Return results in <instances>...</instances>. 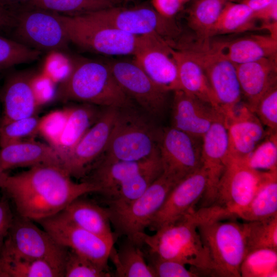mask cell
<instances>
[{"instance_id": "cell-1", "label": "cell", "mask_w": 277, "mask_h": 277, "mask_svg": "<svg viewBox=\"0 0 277 277\" xmlns=\"http://www.w3.org/2000/svg\"><path fill=\"white\" fill-rule=\"evenodd\" d=\"M71 178L59 167L39 164L13 175L3 172L0 188L14 203L16 214L36 222L61 212L85 194L100 193L93 183Z\"/></svg>"}, {"instance_id": "cell-2", "label": "cell", "mask_w": 277, "mask_h": 277, "mask_svg": "<svg viewBox=\"0 0 277 277\" xmlns=\"http://www.w3.org/2000/svg\"><path fill=\"white\" fill-rule=\"evenodd\" d=\"M215 217L231 216L216 205L202 207L160 227L154 234L141 233L135 242L146 245L149 255L181 262L200 276H215L209 252L198 231L201 223Z\"/></svg>"}, {"instance_id": "cell-3", "label": "cell", "mask_w": 277, "mask_h": 277, "mask_svg": "<svg viewBox=\"0 0 277 277\" xmlns=\"http://www.w3.org/2000/svg\"><path fill=\"white\" fill-rule=\"evenodd\" d=\"M70 60L68 72L55 93L59 100L106 108L133 106L106 62L77 57Z\"/></svg>"}, {"instance_id": "cell-4", "label": "cell", "mask_w": 277, "mask_h": 277, "mask_svg": "<svg viewBox=\"0 0 277 277\" xmlns=\"http://www.w3.org/2000/svg\"><path fill=\"white\" fill-rule=\"evenodd\" d=\"M133 106L118 108L103 160L138 161L159 150L162 130Z\"/></svg>"}, {"instance_id": "cell-5", "label": "cell", "mask_w": 277, "mask_h": 277, "mask_svg": "<svg viewBox=\"0 0 277 277\" xmlns=\"http://www.w3.org/2000/svg\"><path fill=\"white\" fill-rule=\"evenodd\" d=\"M58 14L70 43L106 55H133L142 36H135L104 24L85 13Z\"/></svg>"}, {"instance_id": "cell-6", "label": "cell", "mask_w": 277, "mask_h": 277, "mask_svg": "<svg viewBox=\"0 0 277 277\" xmlns=\"http://www.w3.org/2000/svg\"><path fill=\"white\" fill-rule=\"evenodd\" d=\"M185 50L202 68L224 120L239 105L242 93L235 65L212 47L209 39L183 43Z\"/></svg>"}, {"instance_id": "cell-7", "label": "cell", "mask_w": 277, "mask_h": 277, "mask_svg": "<svg viewBox=\"0 0 277 277\" xmlns=\"http://www.w3.org/2000/svg\"><path fill=\"white\" fill-rule=\"evenodd\" d=\"M179 182L162 174L138 197L125 202L109 201L111 225L118 234L134 242L145 232L173 187Z\"/></svg>"}, {"instance_id": "cell-8", "label": "cell", "mask_w": 277, "mask_h": 277, "mask_svg": "<svg viewBox=\"0 0 277 277\" xmlns=\"http://www.w3.org/2000/svg\"><path fill=\"white\" fill-rule=\"evenodd\" d=\"M215 217L201 223L198 231L212 261L215 276L241 277L247 254L242 224Z\"/></svg>"}, {"instance_id": "cell-9", "label": "cell", "mask_w": 277, "mask_h": 277, "mask_svg": "<svg viewBox=\"0 0 277 277\" xmlns=\"http://www.w3.org/2000/svg\"><path fill=\"white\" fill-rule=\"evenodd\" d=\"M86 13L104 24L132 35L142 36L155 34L172 45L173 39L180 33L173 19L162 16L152 7L148 6L130 8L115 6Z\"/></svg>"}, {"instance_id": "cell-10", "label": "cell", "mask_w": 277, "mask_h": 277, "mask_svg": "<svg viewBox=\"0 0 277 277\" xmlns=\"http://www.w3.org/2000/svg\"><path fill=\"white\" fill-rule=\"evenodd\" d=\"M2 247L28 258L47 262L63 274L67 248L33 221L15 214Z\"/></svg>"}, {"instance_id": "cell-11", "label": "cell", "mask_w": 277, "mask_h": 277, "mask_svg": "<svg viewBox=\"0 0 277 277\" xmlns=\"http://www.w3.org/2000/svg\"><path fill=\"white\" fill-rule=\"evenodd\" d=\"M19 42L42 51H64L70 43L58 14L31 7L15 17Z\"/></svg>"}, {"instance_id": "cell-12", "label": "cell", "mask_w": 277, "mask_h": 277, "mask_svg": "<svg viewBox=\"0 0 277 277\" xmlns=\"http://www.w3.org/2000/svg\"><path fill=\"white\" fill-rule=\"evenodd\" d=\"M262 173L250 168L243 160L230 156L219 182L213 205L223 208L232 217H238L255 193Z\"/></svg>"}, {"instance_id": "cell-13", "label": "cell", "mask_w": 277, "mask_h": 277, "mask_svg": "<svg viewBox=\"0 0 277 277\" xmlns=\"http://www.w3.org/2000/svg\"><path fill=\"white\" fill-rule=\"evenodd\" d=\"M35 222L63 246L108 269V262L114 241L75 225L61 212Z\"/></svg>"}, {"instance_id": "cell-14", "label": "cell", "mask_w": 277, "mask_h": 277, "mask_svg": "<svg viewBox=\"0 0 277 277\" xmlns=\"http://www.w3.org/2000/svg\"><path fill=\"white\" fill-rule=\"evenodd\" d=\"M106 63L121 89L143 111L153 118L163 115L168 93L159 88L134 61Z\"/></svg>"}, {"instance_id": "cell-15", "label": "cell", "mask_w": 277, "mask_h": 277, "mask_svg": "<svg viewBox=\"0 0 277 277\" xmlns=\"http://www.w3.org/2000/svg\"><path fill=\"white\" fill-rule=\"evenodd\" d=\"M202 142L172 126L163 129L158 146L163 172L180 182L201 168Z\"/></svg>"}, {"instance_id": "cell-16", "label": "cell", "mask_w": 277, "mask_h": 277, "mask_svg": "<svg viewBox=\"0 0 277 277\" xmlns=\"http://www.w3.org/2000/svg\"><path fill=\"white\" fill-rule=\"evenodd\" d=\"M173 46L157 35L143 36L134 61L149 77L167 93L180 90L177 66L171 53Z\"/></svg>"}, {"instance_id": "cell-17", "label": "cell", "mask_w": 277, "mask_h": 277, "mask_svg": "<svg viewBox=\"0 0 277 277\" xmlns=\"http://www.w3.org/2000/svg\"><path fill=\"white\" fill-rule=\"evenodd\" d=\"M118 108L107 107L64 162L62 168L71 177L81 178L107 147Z\"/></svg>"}, {"instance_id": "cell-18", "label": "cell", "mask_w": 277, "mask_h": 277, "mask_svg": "<svg viewBox=\"0 0 277 277\" xmlns=\"http://www.w3.org/2000/svg\"><path fill=\"white\" fill-rule=\"evenodd\" d=\"M207 187V175L200 169L178 182L171 190L148 227L156 231L194 210Z\"/></svg>"}, {"instance_id": "cell-19", "label": "cell", "mask_w": 277, "mask_h": 277, "mask_svg": "<svg viewBox=\"0 0 277 277\" xmlns=\"http://www.w3.org/2000/svg\"><path fill=\"white\" fill-rule=\"evenodd\" d=\"M202 139L201 163L207 175V187L201 200V207L213 205L219 182L230 156L224 118L215 121Z\"/></svg>"}, {"instance_id": "cell-20", "label": "cell", "mask_w": 277, "mask_h": 277, "mask_svg": "<svg viewBox=\"0 0 277 277\" xmlns=\"http://www.w3.org/2000/svg\"><path fill=\"white\" fill-rule=\"evenodd\" d=\"M223 116L210 104L182 90L174 91L172 127L202 138L211 125Z\"/></svg>"}, {"instance_id": "cell-21", "label": "cell", "mask_w": 277, "mask_h": 277, "mask_svg": "<svg viewBox=\"0 0 277 277\" xmlns=\"http://www.w3.org/2000/svg\"><path fill=\"white\" fill-rule=\"evenodd\" d=\"M229 155L245 160L266 136L262 123L245 103L225 120Z\"/></svg>"}, {"instance_id": "cell-22", "label": "cell", "mask_w": 277, "mask_h": 277, "mask_svg": "<svg viewBox=\"0 0 277 277\" xmlns=\"http://www.w3.org/2000/svg\"><path fill=\"white\" fill-rule=\"evenodd\" d=\"M34 76L31 72L18 71L7 77L1 94L3 113L0 126L34 115L38 106L33 88Z\"/></svg>"}, {"instance_id": "cell-23", "label": "cell", "mask_w": 277, "mask_h": 277, "mask_svg": "<svg viewBox=\"0 0 277 277\" xmlns=\"http://www.w3.org/2000/svg\"><path fill=\"white\" fill-rule=\"evenodd\" d=\"M235 65L242 95L253 111L261 96L277 84V58H265Z\"/></svg>"}, {"instance_id": "cell-24", "label": "cell", "mask_w": 277, "mask_h": 277, "mask_svg": "<svg viewBox=\"0 0 277 277\" xmlns=\"http://www.w3.org/2000/svg\"><path fill=\"white\" fill-rule=\"evenodd\" d=\"M160 162L159 150L149 157L138 161L102 160L87 181L98 187L100 193L112 196L123 183Z\"/></svg>"}, {"instance_id": "cell-25", "label": "cell", "mask_w": 277, "mask_h": 277, "mask_svg": "<svg viewBox=\"0 0 277 277\" xmlns=\"http://www.w3.org/2000/svg\"><path fill=\"white\" fill-rule=\"evenodd\" d=\"M210 44L234 65L265 58H277V39L270 35H251Z\"/></svg>"}, {"instance_id": "cell-26", "label": "cell", "mask_w": 277, "mask_h": 277, "mask_svg": "<svg viewBox=\"0 0 277 277\" xmlns=\"http://www.w3.org/2000/svg\"><path fill=\"white\" fill-rule=\"evenodd\" d=\"M39 164L61 167L55 149L50 145L33 141H22L0 148V166L3 172Z\"/></svg>"}, {"instance_id": "cell-27", "label": "cell", "mask_w": 277, "mask_h": 277, "mask_svg": "<svg viewBox=\"0 0 277 277\" xmlns=\"http://www.w3.org/2000/svg\"><path fill=\"white\" fill-rule=\"evenodd\" d=\"M171 53L177 66L180 90L210 104L221 113L208 78L201 66L181 48L174 49L172 46Z\"/></svg>"}, {"instance_id": "cell-28", "label": "cell", "mask_w": 277, "mask_h": 277, "mask_svg": "<svg viewBox=\"0 0 277 277\" xmlns=\"http://www.w3.org/2000/svg\"><path fill=\"white\" fill-rule=\"evenodd\" d=\"M60 212L75 225L100 236L114 241L107 208L79 197Z\"/></svg>"}, {"instance_id": "cell-29", "label": "cell", "mask_w": 277, "mask_h": 277, "mask_svg": "<svg viewBox=\"0 0 277 277\" xmlns=\"http://www.w3.org/2000/svg\"><path fill=\"white\" fill-rule=\"evenodd\" d=\"M68 110L65 126L54 148L61 168L64 162L101 113L95 106L85 103L68 107Z\"/></svg>"}, {"instance_id": "cell-30", "label": "cell", "mask_w": 277, "mask_h": 277, "mask_svg": "<svg viewBox=\"0 0 277 277\" xmlns=\"http://www.w3.org/2000/svg\"><path fill=\"white\" fill-rule=\"evenodd\" d=\"M0 277H64L46 261L35 260L3 247L0 250Z\"/></svg>"}, {"instance_id": "cell-31", "label": "cell", "mask_w": 277, "mask_h": 277, "mask_svg": "<svg viewBox=\"0 0 277 277\" xmlns=\"http://www.w3.org/2000/svg\"><path fill=\"white\" fill-rule=\"evenodd\" d=\"M277 215V171H263L258 189L238 217L246 221L261 220Z\"/></svg>"}, {"instance_id": "cell-32", "label": "cell", "mask_w": 277, "mask_h": 277, "mask_svg": "<svg viewBox=\"0 0 277 277\" xmlns=\"http://www.w3.org/2000/svg\"><path fill=\"white\" fill-rule=\"evenodd\" d=\"M109 259L115 267V276L155 277L139 245L129 239L118 249L112 248Z\"/></svg>"}, {"instance_id": "cell-33", "label": "cell", "mask_w": 277, "mask_h": 277, "mask_svg": "<svg viewBox=\"0 0 277 277\" xmlns=\"http://www.w3.org/2000/svg\"><path fill=\"white\" fill-rule=\"evenodd\" d=\"M254 12L240 2H229L223 9L209 33L214 35L243 32L256 29Z\"/></svg>"}, {"instance_id": "cell-34", "label": "cell", "mask_w": 277, "mask_h": 277, "mask_svg": "<svg viewBox=\"0 0 277 277\" xmlns=\"http://www.w3.org/2000/svg\"><path fill=\"white\" fill-rule=\"evenodd\" d=\"M241 0H195L188 16L189 27L197 39H209V35L225 5L229 2Z\"/></svg>"}, {"instance_id": "cell-35", "label": "cell", "mask_w": 277, "mask_h": 277, "mask_svg": "<svg viewBox=\"0 0 277 277\" xmlns=\"http://www.w3.org/2000/svg\"><path fill=\"white\" fill-rule=\"evenodd\" d=\"M247 253L259 249L277 250V215L242 223Z\"/></svg>"}, {"instance_id": "cell-36", "label": "cell", "mask_w": 277, "mask_h": 277, "mask_svg": "<svg viewBox=\"0 0 277 277\" xmlns=\"http://www.w3.org/2000/svg\"><path fill=\"white\" fill-rule=\"evenodd\" d=\"M119 0H30L35 7L64 15H77L115 6Z\"/></svg>"}, {"instance_id": "cell-37", "label": "cell", "mask_w": 277, "mask_h": 277, "mask_svg": "<svg viewBox=\"0 0 277 277\" xmlns=\"http://www.w3.org/2000/svg\"><path fill=\"white\" fill-rule=\"evenodd\" d=\"M242 277L277 276V250L259 249L247 253L240 267Z\"/></svg>"}, {"instance_id": "cell-38", "label": "cell", "mask_w": 277, "mask_h": 277, "mask_svg": "<svg viewBox=\"0 0 277 277\" xmlns=\"http://www.w3.org/2000/svg\"><path fill=\"white\" fill-rule=\"evenodd\" d=\"M162 173L163 168L161 161L123 183L112 195L110 201L125 202L138 197L146 191Z\"/></svg>"}, {"instance_id": "cell-39", "label": "cell", "mask_w": 277, "mask_h": 277, "mask_svg": "<svg viewBox=\"0 0 277 277\" xmlns=\"http://www.w3.org/2000/svg\"><path fill=\"white\" fill-rule=\"evenodd\" d=\"M244 161L257 171H277L276 132L268 130L265 138Z\"/></svg>"}, {"instance_id": "cell-40", "label": "cell", "mask_w": 277, "mask_h": 277, "mask_svg": "<svg viewBox=\"0 0 277 277\" xmlns=\"http://www.w3.org/2000/svg\"><path fill=\"white\" fill-rule=\"evenodd\" d=\"M42 52L0 36V70L38 60Z\"/></svg>"}, {"instance_id": "cell-41", "label": "cell", "mask_w": 277, "mask_h": 277, "mask_svg": "<svg viewBox=\"0 0 277 277\" xmlns=\"http://www.w3.org/2000/svg\"><path fill=\"white\" fill-rule=\"evenodd\" d=\"M106 269L68 248L65 259L64 277H109Z\"/></svg>"}, {"instance_id": "cell-42", "label": "cell", "mask_w": 277, "mask_h": 277, "mask_svg": "<svg viewBox=\"0 0 277 277\" xmlns=\"http://www.w3.org/2000/svg\"><path fill=\"white\" fill-rule=\"evenodd\" d=\"M39 118L34 115L0 126V147L23 141L38 133Z\"/></svg>"}, {"instance_id": "cell-43", "label": "cell", "mask_w": 277, "mask_h": 277, "mask_svg": "<svg viewBox=\"0 0 277 277\" xmlns=\"http://www.w3.org/2000/svg\"><path fill=\"white\" fill-rule=\"evenodd\" d=\"M68 107L52 111L39 118L38 133L54 149L56 146L65 126Z\"/></svg>"}, {"instance_id": "cell-44", "label": "cell", "mask_w": 277, "mask_h": 277, "mask_svg": "<svg viewBox=\"0 0 277 277\" xmlns=\"http://www.w3.org/2000/svg\"><path fill=\"white\" fill-rule=\"evenodd\" d=\"M253 112L268 130L277 132V84L261 96Z\"/></svg>"}, {"instance_id": "cell-45", "label": "cell", "mask_w": 277, "mask_h": 277, "mask_svg": "<svg viewBox=\"0 0 277 277\" xmlns=\"http://www.w3.org/2000/svg\"><path fill=\"white\" fill-rule=\"evenodd\" d=\"M149 265L152 270L155 277H198L196 272L188 268L181 262L161 259L149 255Z\"/></svg>"}, {"instance_id": "cell-46", "label": "cell", "mask_w": 277, "mask_h": 277, "mask_svg": "<svg viewBox=\"0 0 277 277\" xmlns=\"http://www.w3.org/2000/svg\"><path fill=\"white\" fill-rule=\"evenodd\" d=\"M14 215L9 199L4 194L0 197V250L11 226Z\"/></svg>"}, {"instance_id": "cell-47", "label": "cell", "mask_w": 277, "mask_h": 277, "mask_svg": "<svg viewBox=\"0 0 277 277\" xmlns=\"http://www.w3.org/2000/svg\"><path fill=\"white\" fill-rule=\"evenodd\" d=\"M33 88L38 106L45 104L50 102L55 96L54 92L50 83L45 80L40 79L34 76Z\"/></svg>"}, {"instance_id": "cell-48", "label": "cell", "mask_w": 277, "mask_h": 277, "mask_svg": "<svg viewBox=\"0 0 277 277\" xmlns=\"http://www.w3.org/2000/svg\"><path fill=\"white\" fill-rule=\"evenodd\" d=\"M151 3L158 13L169 19H173L183 6L180 0H151Z\"/></svg>"}, {"instance_id": "cell-49", "label": "cell", "mask_w": 277, "mask_h": 277, "mask_svg": "<svg viewBox=\"0 0 277 277\" xmlns=\"http://www.w3.org/2000/svg\"><path fill=\"white\" fill-rule=\"evenodd\" d=\"M256 20L262 22V25L277 22V3L268 8L256 13H254Z\"/></svg>"}, {"instance_id": "cell-50", "label": "cell", "mask_w": 277, "mask_h": 277, "mask_svg": "<svg viewBox=\"0 0 277 277\" xmlns=\"http://www.w3.org/2000/svg\"><path fill=\"white\" fill-rule=\"evenodd\" d=\"M240 2L248 6L254 13H256L277 3V0H241Z\"/></svg>"}, {"instance_id": "cell-51", "label": "cell", "mask_w": 277, "mask_h": 277, "mask_svg": "<svg viewBox=\"0 0 277 277\" xmlns=\"http://www.w3.org/2000/svg\"><path fill=\"white\" fill-rule=\"evenodd\" d=\"M15 17L0 3V29L14 26Z\"/></svg>"}, {"instance_id": "cell-52", "label": "cell", "mask_w": 277, "mask_h": 277, "mask_svg": "<svg viewBox=\"0 0 277 277\" xmlns=\"http://www.w3.org/2000/svg\"><path fill=\"white\" fill-rule=\"evenodd\" d=\"M30 1V0H0V3L5 6L6 4H14L24 2L28 3Z\"/></svg>"}, {"instance_id": "cell-53", "label": "cell", "mask_w": 277, "mask_h": 277, "mask_svg": "<svg viewBox=\"0 0 277 277\" xmlns=\"http://www.w3.org/2000/svg\"><path fill=\"white\" fill-rule=\"evenodd\" d=\"M181 3L183 4V5H184V4H185L186 3L188 2V1H189L190 0H180Z\"/></svg>"}, {"instance_id": "cell-54", "label": "cell", "mask_w": 277, "mask_h": 277, "mask_svg": "<svg viewBox=\"0 0 277 277\" xmlns=\"http://www.w3.org/2000/svg\"><path fill=\"white\" fill-rule=\"evenodd\" d=\"M3 172V171L2 170L1 166H0V177H1V176Z\"/></svg>"}]
</instances>
